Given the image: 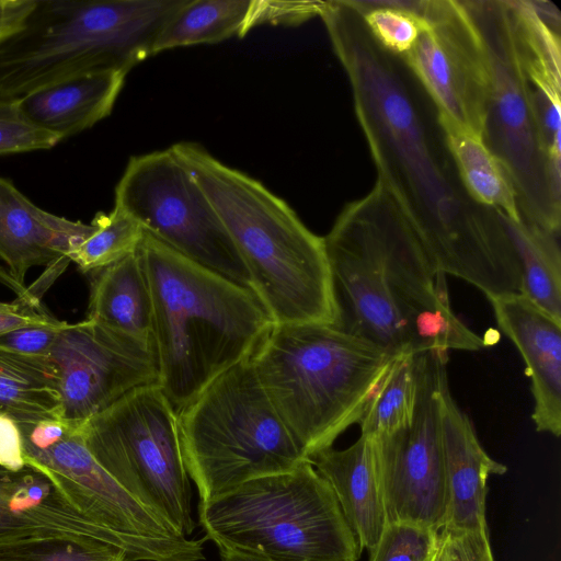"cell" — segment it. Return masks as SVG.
<instances>
[{
    "label": "cell",
    "instance_id": "e0dca14e",
    "mask_svg": "<svg viewBox=\"0 0 561 561\" xmlns=\"http://www.w3.org/2000/svg\"><path fill=\"white\" fill-rule=\"evenodd\" d=\"M500 330L520 353L537 432L561 434V323L523 294L489 298Z\"/></svg>",
    "mask_w": 561,
    "mask_h": 561
},
{
    "label": "cell",
    "instance_id": "1f68e13d",
    "mask_svg": "<svg viewBox=\"0 0 561 561\" xmlns=\"http://www.w3.org/2000/svg\"><path fill=\"white\" fill-rule=\"evenodd\" d=\"M438 546V531L407 523H388L369 561H433Z\"/></svg>",
    "mask_w": 561,
    "mask_h": 561
},
{
    "label": "cell",
    "instance_id": "30bf717a",
    "mask_svg": "<svg viewBox=\"0 0 561 561\" xmlns=\"http://www.w3.org/2000/svg\"><path fill=\"white\" fill-rule=\"evenodd\" d=\"M26 466L47 476L67 501L111 536L128 561H202L204 540L175 531L122 488L95 460L82 423H18Z\"/></svg>",
    "mask_w": 561,
    "mask_h": 561
},
{
    "label": "cell",
    "instance_id": "7a4b0ae2",
    "mask_svg": "<svg viewBox=\"0 0 561 561\" xmlns=\"http://www.w3.org/2000/svg\"><path fill=\"white\" fill-rule=\"evenodd\" d=\"M323 240L339 309L334 327L393 356L486 346L454 313L446 275L379 182L343 208Z\"/></svg>",
    "mask_w": 561,
    "mask_h": 561
},
{
    "label": "cell",
    "instance_id": "3957f363",
    "mask_svg": "<svg viewBox=\"0 0 561 561\" xmlns=\"http://www.w3.org/2000/svg\"><path fill=\"white\" fill-rule=\"evenodd\" d=\"M232 240L250 289L273 323L335 325L339 309L323 238L260 181L196 142L171 146Z\"/></svg>",
    "mask_w": 561,
    "mask_h": 561
},
{
    "label": "cell",
    "instance_id": "ac0fdd59",
    "mask_svg": "<svg viewBox=\"0 0 561 561\" xmlns=\"http://www.w3.org/2000/svg\"><path fill=\"white\" fill-rule=\"evenodd\" d=\"M95 230L93 224L50 214L0 176V259L9 274L24 284L34 266H49L70 253Z\"/></svg>",
    "mask_w": 561,
    "mask_h": 561
},
{
    "label": "cell",
    "instance_id": "d590c367",
    "mask_svg": "<svg viewBox=\"0 0 561 561\" xmlns=\"http://www.w3.org/2000/svg\"><path fill=\"white\" fill-rule=\"evenodd\" d=\"M59 321L45 309L42 301L16 297L13 302H0V335L24 327Z\"/></svg>",
    "mask_w": 561,
    "mask_h": 561
},
{
    "label": "cell",
    "instance_id": "5bb4252c",
    "mask_svg": "<svg viewBox=\"0 0 561 561\" xmlns=\"http://www.w3.org/2000/svg\"><path fill=\"white\" fill-rule=\"evenodd\" d=\"M422 30L402 57L438 114L481 137L489 90L486 53L465 0H414Z\"/></svg>",
    "mask_w": 561,
    "mask_h": 561
},
{
    "label": "cell",
    "instance_id": "4fadbf2b",
    "mask_svg": "<svg viewBox=\"0 0 561 561\" xmlns=\"http://www.w3.org/2000/svg\"><path fill=\"white\" fill-rule=\"evenodd\" d=\"M448 352L414 355L416 402L411 422L376 438L380 484L388 523L444 528L449 495L445 468L440 399L448 381Z\"/></svg>",
    "mask_w": 561,
    "mask_h": 561
},
{
    "label": "cell",
    "instance_id": "f546056e",
    "mask_svg": "<svg viewBox=\"0 0 561 561\" xmlns=\"http://www.w3.org/2000/svg\"><path fill=\"white\" fill-rule=\"evenodd\" d=\"M0 561H128L111 543L85 536H39L0 542Z\"/></svg>",
    "mask_w": 561,
    "mask_h": 561
},
{
    "label": "cell",
    "instance_id": "4dcf8cb0",
    "mask_svg": "<svg viewBox=\"0 0 561 561\" xmlns=\"http://www.w3.org/2000/svg\"><path fill=\"white\" fill-rule=\"evenodd\" d=\"M375 39L388 51L402 58L414 45L422 20L414 0H351Z\"/></svg>",
    "mask_w": 561,
    "mask_h": 561
},
{
    "label": "cell",
    "instance_id": "484cf974",
    "mask_svg": "<svg viewBox=\"0 0 561 561\" xmlns=\"http://www.w3.org/2000/svg\"><path fill=\"white\" fill-rule=\"evenodd\" d=\"M439 115V114H438ZM439 122L461 183L480 206L522 220L512 181L481 137L442 117Z\"/></svg>",
    "mask_w": 561,
    "mask_h": 561
},
{
    "label": "cell",
    "instance_id": "8992f818",
    "mask_svg": "<svg viewBox=\"0 0 561 561\" xmlns=\"http://www.w3.org/2000/svg\"><path fill=\"white\" fill-rule=\"evenodd\" d=\"M186 0H35L0 43V96L100 71L128 73L152 56L163 25Z\"/></svg>",
    "mask_w": 561,
    "mask_h": 561
},
{
    "label": "cell",
    "instance_id": "8d00e7d4",
    "mask_svg": "<svg viewBox=\"0 0 561 561\" xmlns=\"http://www.w3.org/2000/svg\"><path fill=\"white\" fill-rule=\"evenodd\" d=\"M26 468L19 425L12 417L0 414V469L20 472Z\"/></svg>",
    "mask_w": 561,
    "mask_h": 561
},
{
    "label": "cell",
    "instance_id": "cb8c5ba5",
    "mask_svg": "<svg viewBox=\"0 0 561 561\" xmlns=\"http://www.w3.org/2000/svg\"><path fill=\"white\" fill-rule=\"evenodd\" d=\"M276 13L275 0H186L163 25L152 55L243 37L254 26L275 24Z\"/></svg>",
    "mask_w": 561,
    "mask_h": 561
},
{
    "label": "cell",
    "instance_id": "7402d4cb",
    "mask_svg": "<svg viewBox=\"0 0 561 561\" xmlns=\"http://www.w3.org/2000/svg\"><path fill=\"white\" fill-rule=\"evenodd\" d=\"M126 75L110 70L77 76L30 92L18 102L33 124L64 140L111 114Z\"/></svg>",
    "mask_w": 561,
    "mask_h": 561
},
{
    "label": "cell",
    "instance_id": "836d02e7",
    "mask_svg": "<svg viewBox=\"0 0 561 561\" xmlns=\"http://www.w3.org/2000/svg\"><path fill=\"white\" fill-rule=\"evenodd\" d=\"M433 561H494L488 530L442 528Z\"/></svg>",
    "mask_w": 561,
    "mask_h": 561
},
{
    "label": "cell",
    "instance_id": "74e56055",
    "mask_svg": "<svg viewBox=\"0 0 561 561\" xmlns=\"http://www.w3.org/2000/svg\"><path fill=\"white\" fill-rule=\"evenodd\" d=\"M35 0H0V43L20 28Z\"/></svg>",
    "mask_w": 561,
    "mask_h": 561
},
{
    "label": "cell",
    "instance_id": "ba28073f",
    "mask_svg": "<svg viewBox=\"0 0 561 561\" xmlns=\"http://www.w3.org/2000/svg\"><path fill=\"white\" fill-rule=\"evenodd\" d=\"M183 461L199 502L307 459L260 385L250 358L216 377L179 413Z\"/></svg>",
    "mask_w": 561,
    "mask_h": 561
},
{
    "label": "cell",
    "instance_id": "44dd1931",
    "mask_svg": "<svg viewBox=\"0 0 561 561\" xmlns=\"http://www.w3.org/2000/svg\"><path fill=\"white\" fill-rule=\"evenodd\" d=\"M309 460L332 488L360 549L373 550L387 525L376 438L360 435L345 449L329 447Z\"/></svg>",
    "mask_w": 561,
    "mask_h": 561
},
{
    "label": "cell",
    "instance_id": "603a6c76",
    "mask_svg": "<svg viewBox=\"0 0 561 561\" xmlns=\"http://www.w3.org/2000/svg\"><path fill=\"white\" fill-rule=\"evenodd\" d=\"M87 319L153 343L152 301L138 250L90 273Z\"/></svg>",
    "mask_w": 561,
    "mask_h": 561
},
{
    "label": "cell",
    "instance_id": "d4e9b609",
    "mask_svg": "<svg viewBox=\"0 0 561 561\" xmlns=\"http://www.w3.org/2000/svg\"><path fill=\"white\" fill-rule=\"evenodd\" d=\"M0 414L16 423L61 417L57 376L47 356L0 346Z\"/></svg>",
    "mask_w": 561,
    "mask_h": 561
},
{
    "label": "cell",
    "instance_id": "277c9868",
    "mask_svg": "<svg viewBox=\"0 0 561 561\" xmlns=\"http://www.w3.org/2000/svg\"><path fill=\"white\" fill-rule=\"evenodd\" d=\"M138 252L152 301L158 385L179 413L216 377L251 358L273 321L250 288L147 232Z\"/></svg>",
    "mask_w": 561,
    "mask_h": 561
},
{
    "label": "cell",
    "instance_id": "8fae6325",
    "mask_svg": "<svg viewBox=\"0 0 561 561\" xmlns=\"http://www.w3.org/2000/svg\"><path fill=\"white\" fill-rule=\"evenodd\" d=\"M81 430L95 460L122 488L180 535H192L178 412L158 383L130 390Z\"/></svg>",
    "mask_w": 561,
    "mask_h": 561
},
{
    "label": "cell",
    "instance_id": "2e32d148",
    "mask_svg": "<svg viewBox=\"0 0 561 561\" xmlns=\"http://www.w3.org/2000/svg\"><path fill=\"white\" fill-rule=\"evenodd\" d=\"M547 152L561 168V15L548 1L505 0Z\"/></svg>",
    "mask_w": 561,
    "mask_h": 561
},
{
    "label": "cell",
    "instance_id": "e575fe53",
    "mask_svg": "<svg viewBox=\"0 0 561 561\" xmlns=\"http://www.w3.org/2000/svg\"><path fill=\"white\" fill-rule=\"evenodd\" d=\"M66 321L51 324L30 325L0 335V346L33 356H47Z\"/></svg>",
    "mask_w": 561,
    "mask_h": 561
},
{
    "label": "cell",
    "instance_id": "f1b7e54d",
    "mask_svg": "<svg viewBox=\"0 0 561 561\" xmlns=\"http://www.w3.org/2000/svg\"><path fill=\"white\" fill-rule=\"evenodd\" d=\"M94 232L69 255L83 273L108 266L135 253L144 237L140 224L114 206L110 213H98L92 222Z\"/></svg>",
    "mask_w": 561,
    "mask_h": 561
},
{
    "label": "cell",
    "instance_id": "9a60e30c",
    "mask_svg": "<svg viewBox=\"0 0 561 561\" xmlns=\"http://www.w3.org/2000/svg\"><path fill=\"white\" fill-rule=\"evenodd\" d=\"M47 357L54 366L61 417L83 423L130 390L158 383L153 343L85 319L59 333Z\"/></svg>",
    "mask_w": 561,
    "mask_h": 561
},
{
    "label": "cell",
    "instance_id": "5b68a950",
    "mask_svg": "<svg viewBox=\"0 0 561 561\" xmlns=\"http://www.w3.org/2000/svg\"><path fill=\"white\" fill-rule=\"evenodd\" d=\"M397 357L334 325L273 323L250 360L309 459L359 423Z\"/></svg>",
    "mask_w": 561,
    "mask_h": 561
},
{
    "label": "cell",
    "instance_id": "ffe728a7",
    "mask_svg": "<svg viewBox=\"0 0 561 561\" xmlns=\"http://www.w3.org/2000/svg\"><path fill=\"white\" fill-rule=\"evenodd\" d=\"M58 535L85 536L116 546L44 473L30 467L20 472L0 469V542Z\"/></svg>",
    "mask_w": 561,
    "mask_h": 561
},
{
    "label": "cell",
    "instance_id": "d6a6232c",
    "mask_svg": "<svg viewBox=\"0 0 561 561\" xmlns=\"http://www.w3.org/2000/svg\"><path fill=\"white\" fill-rule=\"evenodd\" d=\"M59 141L24 115L18 99L0 96V154L47 150Z\"/></svg>",
    "mask_w": 561,
    "mask_h": 561
},
{
    "label": "cell",
    "instance_id": "d6986e66",
    "mask_svg": "<svg viewBox=\"0 0 561 561\" xmlns=\"http://www.w3.org/2000/svg\"><path fill=\"white\" fill-rule=\"evenodd\" d=\"M440 422L449 495L444 528L488 530L486 480L491 474H504L507 468L483 449L471 420L453 399L448 381L442 389Z\"/></svg>",
    "mask_w": 561,
    "mask_h": 561
},
{
    "label": "cell",
    "instance_id": "6da1fadb",
    "mask_svg": "<svg viewBox=\"0 0 561 561\" xmlns=\"http://www.w3.org/2000/svg\"><path fill=\"white\" fill-rule=\"evenodd\" d=\"M319 16L351 83L377 170L444 275L486 298L520 294L517 255L496 211L465 190L438 111L400 57L371 35L351 0L323 1Z\"/></svg>",
    "mask_w": 561,
    "mask_h": 561
},
{
    "label": "cell",
    "instance_id": "9c48e42d",
    "mask_svg": "<svg viewBox=\"0 0 561 561\" xmlns=\"http://www.w3.org/2000/svg\"><path fill=\"white\" fill-rule=\"evenodd\" d=\"M481 34L489 90L481 139L506 170L522 221L560 237L561 169L545 147L505 0H465Z\"/></svg>",
    "mask_w": 561,
    "mask_h": 561
},
{
    "label": "cell",
    "instance_id": "f35d334b",
    "mask_svg": "<svg viewBox=\"0 0 561 561\" xmlns=\"http://www.w3.org/2000/svg\"><path fill=\"white\" fill-rule=\"evenodd\" d=\"M221 561H270L266 559L252 557L248 554H242L238 552H231V551H219Z\"/></svg>",
    "mask_w": 561,
    "mask_h": 561
},
{
    "label": "cell",
    "instance_id": "7c38bea8",
    "mask_svg": "<svg viewBox=\"0 0 561 561\" xmlns=\"http://www.w3.org/2000/svg\"><path fill=\"white\" fill-rule=\"evenodd\" d=\"M114 206L168 248L250 288L227 230L171 147L129 159L115 186Z\"/></svg>",
    "mask_w": 561,
    "mask_h": 561
},
{
    "label": "cell",
    "instance_id": "52a82bcc",
    "mask_svg": "<svg viewBox=\"0 0 561 561\" xmlns=\"http://www.w3.org/2000/svg\"><path fill=\"white\" fill-rule=\"evenodd\" d=\"M219 551L270 561H357L362 549L335 494L309 459L198 505Z\"/></svg>",
    "mask_w": 561,
    "mask_h": 561
},
{
    "label": "cell",
    "instance_id": "4316f807",
    "mask_svg": "<svg viewBox=\"0 0 561 561\" xmlns=\"http://www.w3.org/2000/svg\"><path fill=\"white\" fill-rule=\"evenodd\" d=\"M497 215L519 262L522 294L561 323L560 237Z\"/></svg>",
    "mask_w": 561,
    "mask_h": 561
},
{
    "label": "cell",
    "instance_id": "83f0119b",
    "mask_svg": "<svg viewBox=\"0 0 561 561\" xmlns=\"http://www.w3.org/2000/svg\"><path fill=\"white\" fill-rule=\"evenodd\" d=\"M416 402L414 355L398 356L363 414L360 435L380 438L405 427Z\"/></svg>",
    "mask_w": 561,
    "mask_h": 561
}]
</instances>
